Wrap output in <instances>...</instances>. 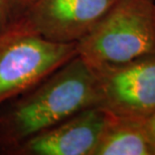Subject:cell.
I'll return each instance as SVG.
<instances>
[{
    "instance_id": "cell-1",
    "label": "cell",
    "mask_w": 155,
    "mask_h": 155,
    "mask_svg": "<svg viewBox=\"0 0 155 155\" xmlns=\"http://www.w3.org/2000/svg\"><path fill=\"white\" fill-rule=\"evenodd\" d=\"M97 105L94 71L77 54L36 85L0 106V153L10 154L29 138Z\"/></svg>"
},
{
    "instance_id": "cell-2",
    "label": "cell",
    "mask_w": 155,
    "mask_h": 155,
    "mask_svg": "<svg viewBox=\"0 0 155 155\" xmlns=\"http://www.w3.org/2000/svg\"><path fill=\"white\" fill-rule=\"evenodd\" d=\"M77 51L91 66L155 52V0H116Z\"/></svg>"
},
{
    "instance_id": "cell-3",
    "label": "cell",
    "mask_w": 155,
    "mask_h": 155,
    "mask_svg": "<svg viewBox=\"0 0 155 155\" xmlns=\"http://www.w3.org/2000/svg\"><path fill=\"white\" fill-rule=\"evenodd\" d=\"M77 54V43L51 41L23 21H13L0 33V106L36 85Z\"/></svg>"
},
{
    "instance_id": "cell-4",
    "label": "cell",
    "mask_w": 155,
    "mask_h": 155,
    "mask_svg": "<svg viewBox=\"0 0 155 155\" xmlns=\"http://www.w3.org/2000/svg\"><path fill=\"white\" fill-rule=\"evenodd\" d=\"M91 67L97 82V107L105 113L137 120L155 113V52Z\"/></svg>"
},
{
    "instance_id": "cell-5",
    "label": "cell",
    "mask_w": 155,
    "mask_h": 155,
    "mask_svg": "<svg viewBox=\"0 0 155 155\" xmlns=\"http://www.w3.org/2000/svg\"><path fill=\"white\" fill-rule=\"evenodd\" d=\"M116 0H33L17 20L51 41L78 43Z\"/></svg>"
},
{
    "instance_id": "cell-6",
    "label": "cell",
    "mask_w": 155,
    "mask_h": 155,
    "mask_svg": "<svg viewBox=\"0 0 155 155\" xmlns=\"http://www.w3.org/2000/svg\"><path fill=\"white\" fill-rule=\"evenodd\" d=\"M106 113L91 107L45 129L17 146L12 155H94Z\"/></svg>"
},
{
    "instance_id": "cell-7",
    "label": "cell",
    "mask_w": 155,
    "mask_h": 155,
    "mask_svg": "<svg viewBox=\"0 0 155 155\" xmlns=\"http://www.w3.org/2000/svg\"><path fill=\"white\" fill-rule=\"evenodd\" d=\"M94 155H155L145 128V120L106 113Z\"/></svg>"
},
{
    "instance_id": "cell-8",
    "label": "cell",
    "mask_w": 155,
    "mask_h": 155,
    "mask_svg": "<svg viewBox=\"0 0 155 155\" xmlns=\"http://www.w3.org/2000/svg\"><path fill=\"white\" fill-rule=\"evenodd\" d=\"M32 1L33 0H7L13 21L20 18Z\"/></svg>"
},
{
    "instance_id": "cell-9",
    "label": "cell",
    "mask_w": 155,
    "mask_h": 155,
    "mask_svg": "<svg viewBox=\"0 0 155 155\" xmlns=\"http://www.w3.org/2000/svg\"><path fill=\"white\" fill-rule=\"evenodd\" d=\"M13 22L7 0H0V33Z\"/></svg>"
},
{
    "instance_id": "cell-10",
    "label": "cell",
    "mask_w": 155,
    "mask_h": 155,
    "mask_svg": "<svg viewBox=\"0 0 155 155\" xmlns=\"http://www.w3.org/2000/svg\"><path fill=\"white\" fill-rule=\"evenodd\" d=\"M145 128H146L148 137L155 151V113L145 120Z\"/></svg>"
}]
</instances>
